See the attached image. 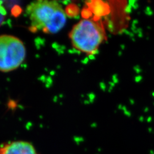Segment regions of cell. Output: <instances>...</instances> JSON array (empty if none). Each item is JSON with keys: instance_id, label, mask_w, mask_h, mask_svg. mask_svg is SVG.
<instances>
[{"instance_id": "cell-3", "label": "cell", "mask_w": 154, "mask_h": 154, "mask_svg": "<svg viewBox=\"0 0 154 154\" xmlns=\"http://www.w3.org/2000/svg\"><path fill=\"white\" fill-rule=\"evenodd\" d=\"M26 49L20 39L11 35H0V71L11 72L25 60Z\"/></svg>"}, {"instance_id": "cell-5", "label": "cell", "mask_w": 154, "mask_h": 154, "mask_svg": "<svg viewBox=\"0 0 154 154\" xmlns=\"http://www.w3.org/2000/svg\"><path fill=\"white\" fill-rule=\"evenodd\" d=\"M1 1H0V3ZM6 15V11L5 8L0 4V26L2 25V23L4 21L5 19V16Z\"/></svg>"}, {"instance_id": "cell-2", "label": "cell", "mask_w": 154, "mask_h": 154, "mask_svg": "<svg viewBox=\"0 0 154 154\" xmlns=\"http://www.w3.org/2000/svg\"><path fill=\"white\" fill-rule=\"evenodd\" d=\"M69 37L74 48L88 55L98 50L106 39V34L101 23L83 19L72 28Z\"/></svg>"}, {"instance_id": "cell-4", "label": "cell", "mask_w": 154, "mask_h": 154, "mask_svg": "<svg viewBox=\"0 0 154 154\" xmlns=\"http://www.w3.org/2000/svg\"><path fill=\"white\" fill-rule=\"evenodd\" d=\"M0 154H38L32 143L17 140L3 143L0 146Z\"/></svg>"}, {"instance_id": "cell-1", "label": "cell", "mask_w": 154, "mask_h": 154, "mask_svg": "<svg viewBox=\"0 0 154 154\" xmlns=\"http://www.w3.org/2000/svg\"><path fill=\"white\" fill-rule=\"evenodd\" d=\"M26 12L32 28L48 34L60 32L65 26L67 21L64 9L55 1H34L27 6Z\"/></svg>"}]
</instances>
